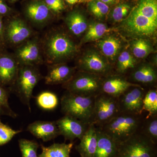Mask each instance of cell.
Masks as SVG:
<instances>
[{
	"instance_id": "cell-1",
	"label": "cell",
	"mask_w": 157,
	"mask_h": 157,
	"mask_svg": "<svg viewBox=\"0 0 157 157\" xmlns=\"http://www.w3.org/2000/svg\"><path fill=\"white\" fill-rule=\"evenodd\" d=\"M144 113L132 114L120 112L99 128L119 144L140 131L145 117Z\"/></svg>"
},
{
	"instance_id": "cell-2",
	"label": "cell",
	"mask_w": 157,
	"mask_h": 157,
	"mask_svg": "<svg viewBox=\"0 0 157 157\" xmlns=\"http://www.w3.org/2000/svg\"><path fill=\"white\" fill-rule=\"evenodd\" d=\"M43 49L46 60L50 64L62 63L77 52V48L67 35L59 32L50 33L45 37Z\"/></svg>"
},
{
	"instance_id": "cell-3",
	"label": "cell",
	"mask_w": 157,
	"mask_h": 157,
	"mask_svg": "<svg viewBox=\"0 0 157 157\" xmlns=\"http://www.w3.org/2000/svg\"><path fill=\"white\" fill-rule=\"evenodd\" d=\"M122 22V30L136 39L151 37L156 33L157 15L140 11L135 6Z\"/></svg>"
},
{
	"instance_id": "cell-4",
	"label": "cell",
	"mask_w": 157,
	"mask_h": 157,
	"mask_svg": "<svg viewBox=\"0 0 157 157\" xmlns=\"http://www.w3.org/2000/svg\"><path fill=\"white\" fill-rule=\"evenodd\" d=\"M95 97L67 91L61 98L62 112L89 124L92 123Z\"/></svg>"
},
{
	"instance_id": "cell-5",
	"label": "cell",
	"mask_w": 157,
	"mask_h": 157,
	"mask_svg": "<svg viewBox=\"0 0 157 157\" xmlns=\"http://www.w3.org/2000/svg\"><path fill=\"white\" fill-rule=\"evenodd\" d=\"M42 78V76L34 66H20L14 83L9 87L21 101L29 108L31 112L30 101L34 88Z\"/></svg>"
},
{
	"instance_id": "cell-6",
	"label": "cell",
	"mask_w": 157,
	"mask_h": 157,
	"mask_svg": "<svg viewBox=\"0 0 157 157\" xmlns=\"http://www.w3.org/2000/svg\"><path fill=\"white\" fill-rule=\"evenodd\" d=\"M116 157H157V144L140 131L119 144Z\"/></svg>"
},
{
	"instance_id": "cell-7",
	"label": "cell",
	"mask_w": 157,
	"mask_h": 157,
	"mask_svg": "<svg viewBox=\"0 0 157 157\" xmlns=\"http://www.w3.org/2000/svg\"><path fill=\"white\" fill-rule=\"evenodd\" d=\"M103 76L84 71L74 74L70 81L63 84L69 92L80 95L96 97L101 93Z\"/></svg>"
},
{
	"instance_id": "cell-8",
	"label": "cell",
	"mask_w": 157,
	"mask_h": 157,
	"mask_svg": "<svg viewBox=\"0 0 157 157\" xmlns=\"http://www.w3.org/2000/svg\"><path fill=\"white\" fill-rule=\"evenodd\" d=\"M120 113L118 98L101 93L95 99L92 124L101 128Z\"/></svg>"
},
{
	"instance_id": "cell-9",
	"label": "cell",
	"mask_w": 157,
	"mask_h": 157,
	"mask_svg": "<svg viewBox=\"0 0 157 157\" xmlns=\"http://www.w3.org/2000/svg\"><path fill=\"white\" fill-rule=\"evenodd\" d=\"M146 91L140 86L129 88L117 98L120 112L132 114L144 113L143 99Z\"/></svg>"
},
{
	"instance_id": "cell-10",
	"label": "cell",
	"mask_w": 157,
	"mask_h": 157,
	"mask_svg": "<svg viewBox=\"0 0 157 157\" xmlns=\"http://www.w3.org/2000/svg\"><path fill=\"white\" fill-rule=\"evenodd\" d=\"M4 23V36L6 45L21 44L32 35V30L28 25L20 18H12Z\"/></svg>"
},
{
	"instance_id": "cell-11",
	"label": "cell",
	"mask_w": 157,
	"mask_h": 157,
	"mask_svg": "<svg viewBox=\"0 0 157 157\" xmlns=\"http://www.w3.org/2000/svg\"><path fill=\"white\" fill-rule=\"evenodd\" d=\"M56 121L60 135L70 142H73L76 139L80 140L90 125L67 115L64 116Z\"/></svg>"
},
{
	"instance_id": "cell-12",
	"label": "cell",
	"mask_w": 157,
	"mask_h": 157,
	"mask_svg": "<svg viewBox=\"0 0 157 157\" xmlns=\"http://www.w3.org/2000/svg\"><path fill=\"white\" fill-rule=\"evenodd\" d=\"M78 68L84 71L101 76L110 74L112 68L106 60L104 59L95 51L86 52L79 60Z\"/></svg>"
},
{
	"instance_id": "cell-13",
	"label": "cell",
	"mask_w": 157,
	"mask_h": 157,
	"mask_svg": "<svg viewBox=\"0 0 157 157\" xmlns=\"http://www.w3.org/2000/svg\"><path fill=\"white\" fill-rule=\"evenodd\" d=\"M16 59L20 66H34L41 63V54L36 39L27 40L16 49Z\"/></svg>"
},
{
	"instance_id": "cell-14",
	"label": "cell",
	"mask_w": 157,
	"mask_h": 157,
	"mask_svg": "<svg viewBox=\"0 0 157 157\" xmlns=\"http://www.w3.org/2000/svg\"><path fill=\"white\" fill-rule=\"evenodd\" d=\"M105 77L102 81L101 93L114 98H118L129 88L140 86L130 82L121 74H110Z\"/></svg>"
},
{
	"instance_id": "cell-15",
	"label": "cell",
	"mask_w": 157,
	"mask_h": 157,
	"mask_svg": "<svg viewBox=\"0 0 157 157\" xmlns=\"http://www.w3.org/2000/svg\"><path fill=\"white\" fill-rule=\"evenodd\" d=\"M18 63L13 57L4 50L0 52V85L10 87L17 77Z\"/></svg>"
},
{
	"instance_id": "cell-16",
	"label": "cell",
	"mask_w": 157,
	"mask_h": 157,
	"mask_svg": "<svg viewBox=\"0 0 157 157\" xmlns=\"http://www.w3.org/2000/svg\"><path fill=\"white\" fill-rule=\"evenodd\" d=\"M27 131L44 142L53 140L60 135L56 121H35L29 125Z\"/></svg>"
},
{
	"instance_id": "cell-17",
	"label": "cell",
	"mask_w": 157,
	"mask_h": 157,
	"mask_svg": "<svg viewBox=\"0 0 157 157\" xmlns=\"http://www.w3.org/2000/svg\"><path fill=\"white\" fill-rule=\"evenodd\" d=\"M76 69L64 64L60 63L49 66L48 73L45 77L46 84H65L73 77Z\"/></svg>"
},
{
	"instance_id": "cell-18",
	"label": "cell",
	"mask_w": 157,
	"mask_h": 157,
	"mask_svg": "<svg viewBox=\"0 0 157 157\" xmlns=\"http://www.w3.org/2000/svg\"><path fill=\"white\" fill-rule=\"evenodd\" d=\"M80 140L79 144L75 146V149L80 157H94L98 144L97 127L93 124H90Z\"/></svg>"
},
{
	"instance_id": "cell-19",
	"label": "cell",
	"mask_w": 157,
	"mask_h": 157,
	"mask_svg": "<svg viewBox=\"0 0 157 157\" xmlns=\"http://www.w3.org/2000/svg\"><path fill=\"white\" fill-rule=\"evenodd\" d=\"M50 10L45 2L34 0L28 4L25 9L26 15L32 22L43 24L50 19Z\"/></svg>"
},
{
	"instance_id": "cell-20",
	"label": "cell",
	"mask_w": 157,
	"mask_h": 157,
	"mask_svg": "<svg viewBox=\"0 0 157 157\" xmlns=\"http://www.w3.org/2000/svg\"><path fill=\"white\" fill-rule=\"evenodd\" d=\"M157 79L155 69L151 65L145 64L132 70L128 81L141 86V84L153 85L155 83Z\"/></svg>"
},
{
	"instance_id": "cell-21",
	"label": "cell",
	"mask_w": 157,
	"mask_h": 157,
	"mask_svg": "<svg viewBox=\"0 0 157 157\" xmlns=\"http://www.w3.org/2000/svg\"><path fill=\"white\" fill-rule=\"evenodd\" d=\"M98 144L94 157H116L118 144L97 127Z\"/></svg>"
},
{
	"instance_id": "cell-22",
	"label": "cell",
	"mask_w": 157,
	"mask_h": 157,
	"mask_svg": "<svg viewBox=\"0 0 157 157\" xmlns=\"http://www.w3.org/2000/svg\"><path fill=\"white\" fill-rule=\"evenodd\" d=\"M98 45L102 53L110 62L115 60L122 47L120 39L114 36H108L100 39Z\"/></svg>"
},
{
	"instance_id": "cell-23",
	"label": "cell",
	"mask_w": 157,
	"mask_h": 157,
	"mask_svg": "<svg viewBox=\"0 0 157 157\" xmlns=\"http://www.w3.org/2000/svg\"><path fill=\"white\" fill-rule=\"evenodd\" d=\"M65 22L71 33L77 36L83 34L88 27L84 15L77 11L69 13L66 17Z\"/></svg>"
},
{
	"instance_id": "cell-24",
	"label": "cell",
	"mask_w": 157,
	"mask_h": 157,
	"mask_svg": "<svg viewBox=\"0 0 157 157\" xmlns=\"http://www.w3.org/2000/svg\"><path fill=\"white\" fill-rule=\"evenodd\" d=\"M74 142L69 144L54 143L48 147L41 144L42 153L38 157H70Z\"/></svg>"
},
{
	"instance_id": "cell-25",
	"label": "cell",
	"mask_w": 157,
	"mask_h": 157,
	"mask_svg": "<svg viewBox=\"0 0 157 157\" xmlns=\"http://www.w3.org/2000/svg\"><path fill=\"white\" fill-rule=\"evenodd\" d=\"M109 29L105 24L94 22L88 27L86 33L83 37L84 42H91L100 40L105 34L109 32Z\"/></svg>"
},
{
	"instance_id": "cell-26",
	"label": "cell",
	"mask_w": 157,
	"mask_h": 157,
	"mask_svg": "<svg viewBox=\"0 0 157 157\" xmlns=\"http://www.w3.org/2000/svg\"><path fill=\"white\" fill-rule=\"evenodd\" d=\"M140 132L157 144V114L145 117Z\"/></svg>"
},
{
	"instance_id": "cell-27",
	"label": "cell",
	"mask_w": 157,
	"mask_h": 157,
	"mask_svg": "<svg viewBox=\"0 0 157 157\" xmlns=\"http://www.w3.org/2000/svg\"><path fill=\"white\" fill-rule=\"evenodd\" d=\"M131 48L133 56L138 59L146 57L153 51L150 42L144 38H137L133 40Z\"/></svg>"
},
{
	"instance_id": "cell-28",
	"label": "cell",
	"mask_w": 157,
	"mask_h": 157,
	"mask_svg": "<svg viewBox=\"0 0 157 157\" xmlns=\"http://www.w3.org/2000/svg\"><path fill=\"white\" fill-rule=\"evenodd\" d=\"M136 59L129 52L124 51L118 56L117 71L121 75H124L128 70H133L136 67Z\"/></svg>"
},
{
	"instance_id": "cell-29",
	"label": "cell",
	"mask_w": 157,
	"mask_h": 157,
	"mask_svg": "<svg viewBox=\"0 0 157 157\" xmlns=\"http://www.w3.org/2000/svg\"><path fill=\"white\" fill-rule=\"evenodd\" d=\"M10 89L0 85V117L7 116L13 118H16L18 114L13 110L9 104Z\"/></svg>"
},
{
	"instance_id": "cell-30",
	"label": "cell",
	"mask_w": 157,
	"mask_h": 157,
	"mask_svg": "<svg viewBox=\"0 0 157 157\" xmlns=\"http://www.w3.org/2000/svg\"><path fill=\"white\" fill-rule=\"evenodd\" d=\"M38 106L42 109L51 110L55 109L59 104L57 96L54 93L49 91L43 92L36 97Z\"/></svg>"
},
{
	"instance_id": "cell-31",
	"label": "cell",
	"mask_w": 157,
	"mask_h": 157,
	"mask_svg": "<svg viewBox=\"0 0 157 157\" xmlns=\"http://www.w3.org/2000/svg\"><path fill=\"white\" fill-rule=\"evenodd\" d=\"M143 108L148 115L157 114V90L155 88L147 91L143 99Z\"/></svg>"
},
{
	"instance_id": "cell-32",
	"label": "cell",
	"mask_w": 157,
	"mask_h": 157,
	"mask_svg": "<svg viewBox=\"0 0 157 157\" xmlns=\"http://www.w3.org/2000/svg\"><path fill=\"white\" fill-rule=\"evenodd\" d=\"M21 157H38L37 151L39 144L34 140L20 139L18 140Z\"/></svg>"
},
{
	"instance_id": "cell-33",
	"label": "cell",
	"mask_w": 157,
	"mask_h": 157,
	"mask_svg": "<svg viewBox=\"0 0 157 157\" xmlns=\"http://www.w3.org/2000/svg\"><path fill=\"white\" fill-rule=\"evenodd\" d=\"M88 9L96 18L104 19L109 13V6L99 0H92L88 2Z\"/></svg>"
},
{
	"instance_id": "cell-34",
	"label": "cell",
	"mask_w": 157,
	"mask_h": 157,
	"mask_svg": "<svg viewBox=\"0 0 157 157\" xmlns=\"http://www.w3.org/2000/svg\"><path fill=\"white\" fill-rule=\"evenodd\" d=\"M131 10L132 7L128 3L117 4L111 11L110 15L111 20L115 22L122 21L126 18Z\"/></svg>"
},
{
	"instance_id": "cell-35",
	"label": "cell",
	"mask_w": 157,
	"mask_h": 157,
	"mask_svg": "<svg viewBox=\"0 0 157 157\" xmlns=\"http://www.w3.org/2000/svg\"><path fill=\"white\" fill-rule=\"evenodd\" d=\"M22 132V130H14L9 125L3 123L0 119V147L9 143L15 135Z\"/></svg>"
},
{
	"instance_id": "cell-36",
	"label": "cell",
	"mask_w": 157,
	"mask_h": 157,
	"mask_svg": "<svg viewBox=\"0 0 157 157\" xmlns=\"http://www.w3.org/2000/svg\"><path fill=\"white\" fill-rule=\"evenodd\" d=\"M44 2L49 10L55 13H59L65 9L63 0H45Z\"/></svg>"
},
{
	"instance_id": "cell-37",
	"label": "cell",
	"mask_w": 157,
	"mask_h": 157,
	"mask_svg": "<svg viewBox=\"0 0 157 157\" xmlns=\"http://www.w3.org/2000/svg\"><path fill=\"white\" fill-rule=\"evenodd\" d=\"M6 46L4 36V23L3 17L0 16V50H4Z\"/></svg>"
},
{
	"instance_id": "cell-38",
	"label": "cell",
	"mask_w": 157,
	"mask_h": 157,
	"mask_svg": "<svg viewBox=\"0 0 157 157\" xmlns=\"http://www.w3.org/2000/svg\"><path fill=\"white\" fill-rule=\"evenodd\" d=\"M10 9L4 0H0V16L3 17L6 16L10 12Z\"/></svg>"
},
{
	"instance_id": "cell-39",
	"label": "cell",
	"mask_w": 157,
	"mask_h": 157,
	"mask_svg": "<svg viewBox=\"0 0 157 157\" xmlns=\"http://www.w3.org/2000/svg\"><path fill=\"white\" fill-rule=\"evenodd\" d=\"M107 5V6H112L117 5L119 2L120 0H99Z\"/></svg>"
},
{
	"instance_id": "cell-40",
	"label": "cell",
	"mask_w": 157,
	"mask_h": 157,
	"mask_svg": "<svg viewBox=\"0 0 157 157\" xmlns=\"http://www.w3.org/2000/svg\"><path fill=\"white\" fill-rule=\"evenodd\" d=\"M70 5H74L78 2L79 0H64Z\"/></svg>"
},
{
	"instance_id": "cell-41",
	"label": "cell",
	"mask_w": 157,
	"mask_h": 157,
	"mask_svg": "<svg viewBox=\"0 0 157 157\" xmlns=\"http://www.w3.org/2000/svg\"><path fill=\"white\" fill-rule=\"evenodd\" d=\"M92 1V0H79L78 2L79 3H84V2H88L90 1Z\"/></svg>"
},
{
	"instance_id": "cell-42",
	"label": "cell",
	"mask_w": 157,
	"mask_h": 157,
	"mask_svg": "<svg viewBox=\"0 0 157 157\" xmlns=\"http://www.w3.org/2000/svg\"><path fill=\"white\" fill-rule=\"evenodd\" d=\"M11 1H17V0H11Z\"/></svg>"
},
{
	"instance_id": "cell-43",
	"label": "cell",
	"mask_w": 157,
	"mask_h": 157,
	"mask_svg": "<svg viewBox=\"0 0 157 157\" xmlns=\"http://www.w3.org/2000/svg\"><path fill=\"white\" fill-rule=\"evenodd\" d=\"M1 51H2V50H0V52H1Z\"/></svg>"
},
{
	"instance_id": "cell-44",
	"label": "cell",
	"mask_w": 157,
	"mask_h": 157,
	"mask_svg": "<svg viewBox=\"0 0 157 157\" xmlns=\"http://www.w3.org/2000/svg\"></svg>"
}]
</instances>
